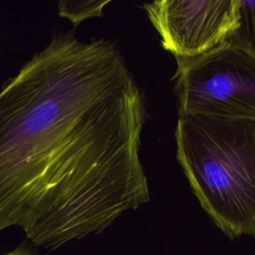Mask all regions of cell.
I'll return each instance as SVG.
<instances>
[{
    "label": "cell",
    "mask_w": 255,
    "mask_h": 255,
    "mask_svg": "<svg viewBox=\"0 0 255 255\" xmlns=\"http://www.w3.org/2000/svg\"><path fill=\"white\" fill-rule=\"evenodd\" d=\"M145 120L114 42L53 33L0 90V231L56 248L146 203Z\"/></svg>",
    "instance_id": "6da1fadb"
},
{
    "label": "cell",
    "mask_w": 255,
    "mask_h": 255,
    "mask_svg": "<svg viewBox=\"0 0 255 255\" xmlns=\"http://www.w3.org/2000/svg\"><path fill=\"white\" fill-rule=\"evenodd\" d=\"M176 157L193 194L229 238H255V122L178 115Z\"/></svg>",
    "instance_id": "7a4b0ae2"
},
{
    "label": "cell",
    "mask_w": 255,
    "mask_h": 255,
    "mask_svg": "<svg viewBox=\"0 0 255 255\" xmlns=\"http://www.w3.org/2000/svg\"><path fill=\"white\" fill-rule=\"evenodd\" d=\"M178 115L255 122V57L224 42L191 58H175Z\"/></svg>",
    "instance_id": "3957f363"
},
{
    "label": "cell",
    "mask_w": 255,
    "mask_h": 255,
    "mask_svg": "<svg viewBox=\"0 0 255 255\" xmlns=\"http://www.w3.org/2000/svg\"><path fill=\"white\" fill-rule=\"evenodd\" d=\"M239 0H157L144 3L164 50L191 58L224 43L237 28Z\"/></svg>",
    "instance_id": "277c9868"
},
{
    "label": "cell",
    "mask_w": 255,
    "mask_h": 255,
    "mask_svg": "<svg viewBox=\"0 0 255 255\" xmlns=\"http://www.w3.org/2000/svg\"><path fill=\"white\" fill-rule=\"evenodd\" d=\"M225 42L255 57V1L239 0L237 28Z\"/></svg>",
    "instance_id": "5b68a950"
},
{
    "label": "cell",
    "mask_w": 255,
    "mask_h": 255,
    "mask_svg": "<svg viewBox=\"0 0 255 255\" xmlns=\"http://www.w3.org/2000/svg\"><path fill=\"white\" fill-rule=\"evenodd\" d=\"M110 3V0L105 1H74L61 0L58 1V15L67 18L76 28L80 23L86 19L102 17L104 7Z\"/></svg>",
    "instance_id": "8992f818"
},
{
    "label": "cell",
    "mask_w": 255,
    "mask_h": 255,
    "mask_svg": "<svg viewBox=\"0 0 255 255\" xmlns=\"http://www.w3.org/2000/svg\"><path fill=\"white\" fill-rule=\"evenodd\" d=\"M3 255H39V254H37L36 252L32 251L27 246L22 244L19 247H17L16 249H14V250H12V251H10L8 253H5Z\"/></svg>",
    "instance_id": "52a82bcc"
}]
</instances>
